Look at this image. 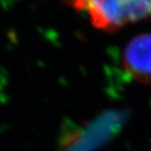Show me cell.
<instances>
[{
  "label": "cell",
  "mask_w": 151,
  "mask_h": 151,
  "mask_svg": "<svg viewBox=\"0 0 151 151\" xmlns=\"http://www.w3.org/2000/svg\"><path fill=\"white\" fill-rule=\"evenodd\" d=\"M124 67L137 82L151 84V34L132 39L124 52Z\"/></svg>",
  "instance_id": "7a4b0ae2"
},
{
  "label": "cell",
  "mask_w": 151,
  "mask_h": 151,
  "mask_svg": "<svg viewBox=\"0 0 151 151\" xmlns=\"http://www.w3.org/2000/svg\"><path fill=\"white\" fill-rule=\"evenodd\" d=\"M84 12L96 28L114 32L151 16V0H67Z\"/></svg>",
  "instance_id": "6da1fadb"
}]
</instances>
